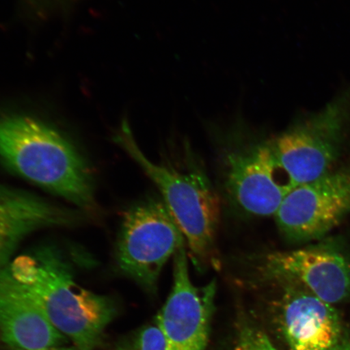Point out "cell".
<instances>
[{
    "instance_id": "obj_1",
    "label": "cell",
    "mask_w": 350,
    "mask_h": 350,
    "mask_svg": "<svg viewBox=\"0 0 350 350\" xmlns=\"http://www.w3.org/2000/svg\"><path fill=\"white\" fill-rule=\"evenodd\" d=\"M8 268L73 347L97 350L103 345L105 332L117 314L115 301L78 284L58 251L41 247L12 260Z\"/></svg>"
},
{
    "instance_id": "obj_2",
    "label": "cell",
    "mask_w": 350,
    "mask_h": 350,
    "mask_svg": "<svg viewBox=\"0 0 350 350\" xmlns=\"http://www.w3.org/2000/svg\"><path fill=\"white\" fill-rule=\"evenodd\" d=\"M116 141L137 163L160 191L166 208L185 236L188 256L199 270L220 269L217 246L221 205L206 174L187 146L183 163H154L144 155L126 122Z\"/></svg>"
},
{
    "instance_id": "obj_3",
    "label": "cell",
    "mask_w": 350,
    "mask_h": 350,
    "mask_svg": "<svg viewBox=\"0 0 350 350\" xmlns=\"http://www.w3.org/2000/svg\"><path fill=\"white\" fill-rule=\"evenodd\" d=\"M0 161L83 212L97 210L84 159L64 135L45 122L24 115L0 116Z\"/></svg>"
},
{
    "instance_id": "obj_4",
    "label": "cell",
    "mask_w": 350,
    "mask_h": 350,
    "mask_svg": "<svg viewBox=\"0 0 350 350\" xmlns=\"http://www.w3.org/2000/svg\"><path fill=\"white\" fill-rule=\"evenodd\" d=\"M350 130V88L321 111L297 118L269 137L280 167L294 186L312 182L338 165Z\"/></svg>"
},
{
    "instance_id": "obj_5",
    "label": "cell",
    "mask_w": 350,
    "mask_h": 350,
    "mask_svg": "<svg viewBox=\"0 0 350 350\" xmlns=\"http://www.w3.org/2000/svg\"><path fill=\"white\" fill-rule=\"evenodd\" d=\"M225 137L223 174L231 202L248 215L274 216L295 186L274 159L269 138L252 133L240 119Z\"/></svg>"
},
{
    "instance_id": "obj_6",
    "label": "cell",
    "mask_w": 350,
    "mask_h": 350,
    "mask_svg": "<svg viewBox=\"0 0 350 350\" xmlns=\"http://www.w3.org/2000/svg\"><path fill=\"white\" fill-rule=\"evenodd\" d=\"M185 244L163 199L150 197L124 213L116 247L118 269L153 294L166 262Z\"/></svg>"
},
{
    "instance_id": "obj_7",
    "label": "cell",
    "mask_w": 350,
    "mask_h": 350,
    "mask_svg": "<svg viewBox=\"0 0 350 350\" xmlns=\"http://www.w3.org/2000/svg\"><path fill=\"white\" fill-rule=\"evenodd\" d=\"M350 215V165H338L288 192L274 217L284 238L304 243L327 237Z\"/></svg>"
},
{
    "instance_id": "obj_8",
    "label": "cell",
    "mask_w": 350,
    "mask_h": 350,
    "mask_svg": "<svg viewBox=\"0 0 350 350\" xmlns=\"http://www.w3.org/2000/svg\"><path fill=\"white\" fill-rule=\"evenodd\" d=\"M258 279L284 278L330 304L350 296V252L342 240L325 238L309 246L252 258Z\"/></svg>"
},
{
    "instance_id": "obj_9",
    "label": "cell",
    "mask_w": 350,
    "mask_h": 350,
    "mask_svg": "<svg viewBox=\"0 0 350 350\" xmlns=\"http://www.w3.org/2000/svg\"><path fill=\"white\" fill-rule=\"evenodd\" d=\"M173 258L172 290L155 322L168 350H205L215 306L216 281L201 287L192 283L186 244Z\"/></svg>"
},
{
    "instance_id": "obj_10",
    "label": "cell",
    "mask_w": 350,
    "mask_h": 350,
    "mask_svg": "<svg viewBox=\"0 0 350 350\" xmlns=\"http://www.w3.org/2000/svg\"><path fill=\"white\" fill-rule=\"evenodd\" d=\"M259 280L269 284L275 292L270 305L291 350H331L339 342L342 329L332 304L291 280Z\"/></svg>"
},
{
    "instance_id": "obj_11",
    "label": "cell",
    "mask_w": 350,
    "mask_h": 350,
    "mask_svg": "<svg viewBox=\"0 0 350 350\" xmlns=\"http://www.w3.org/2000/svg\"><path fill=\"white\" fill-rule=\"evenodd\" d=\"M0 336L11 350H38L68 342L13 278L8 265L0 269Z\"/></svg>"
},
{
    "instance_id": "obj_12",
    "label": "cell",
    "mask_w": 350,
    "mask_h": 350,
    "mask_svg": "<svg viewBox=\"0 0 350 350\" xmlns=\"http://www.w3.org/2000/svg\"><path fill=\"white\" fill-rule=\"evenodd\" d=\"M81 214L0 183V269L10 264L13 253L27 236L42 229L77 224L83 220Z\"/></svg>"
},
{
    "instance_id": "obj_13",
    "label": "cell",
    "mask_w": 350,
    "mask_h": 350,
    "mask_svg": "<svg viewBox=\"0 0 350 350\" xmlns=\"http://www.w3.org/2000/svg\"><path fill=\"white\" fill-rule=\"evenodd\" d=\"M116 350H168L163 331L157 323L131 332L116 344Z\"/></svg>"
},
{
    "instance_id": "obj_14",
    "label": "cell",
    "mask_w": 350,
    "mask_h": 350,
    "mask_svg": "<svg viewBox=\"0 0 350 350\" xmlns=\"http://www.w3.org/2000/svg\"><path fill=\"white\" fill-rule=\"evenodd\" d=\"M228 350H279L268 335L249 321L240 323L233 344Z\"/></svg>"
},
{
    "instance_id": "obj_15",
    "label": "cell",
    "mask_w": 350,
    "mask_h": 350,
    "mask_svg": "<svg viewBox=\"0 0 350 350\" xmlns=\"http://www.w3.org/2000/svg\"><path fill=\"white\" fill-rule=\"evenodd\" d=\"M331 350H350V338L342 336L339 342Z\"/></svg>"
},
{
    "instance_id": "obj_16",
    "label": "cell",
    "mask_w": 350,
    "mask_h": 350,
    "mask_svg": "<svg viewBox=\"0 0 350 350\" xmlns=\"http://www.w3.org/2000/svg\"><path fill=\"white\" fill-rule=\"evenodd\" d=\"M38 350H78L75 347H64V345H60V347H49V348H45L42 349H38Z\"/></svg>"
}]
</instances>
